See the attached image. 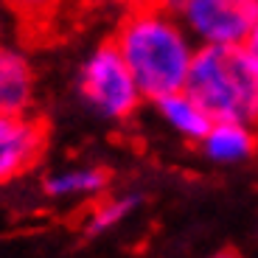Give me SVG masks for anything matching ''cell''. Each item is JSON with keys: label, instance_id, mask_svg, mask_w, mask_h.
Returning <instances> with one entry per match:
<instances>
[{"label": "cell", "instance_id": "3957f363", "mask_svg": "<svg viewBox=\"0 0 258 258\" xmlns=\"http://www.w3.org/2000/svg\"><path fill=\"white\" fill-rule=\"evenodd\" d=\"M76 87L82 101L104 121H126L143 101L135 79L112 42L98 45L82 62Z\"/></svg>", "mask_w": 258, "mask_h": 258}, {"label": "cell", "instance_id": "ba28073f", "mask_svg": "<svg viewBox=\"0 0 258 258\" xmlns=\"http://www.w3.org/2000/svg\"><path fill=\"white\" fill-rule=\"evenodd\" d=\"M155 107H157L160 121L166 123L171 132H177L180 138H185V141L202 143V138L208 135V129L213 126L211 115H208V112L200 107V101H197L194 96H188L185 90L160 98V101H155Z\"/></svg>", "mask_w": 258, "mask_h": 258}, {"label": "cell", "instance_id": "6da1fadb", "mask_svg": "<svg viewBox=\"0 0 258 258\" xmlns=\"http://www.w3.org/2000/svg\"><path fill=\"white\" fill-rule=\"evenodd\" d=\"M112 45L149 101L185 90L194 56L200 51L180 20L155 3L132 9L121 20Z\"/></svg>", "mask_w": 258, "mask_h": 258}, {"label": "cell", "instance_id": "30bf717a", "mask_svg": "<svg viewBox=\"0 0 258 258\" xmlns=\"http://www.w3.org/2000/svg\"><path fill=\"white\" fill-rule=\"evenodd\" d=\"M141 197L138 194H121V197H110V200H101L87 216V233L96 236V233H107L112 227H118L129 213L138 208Z\"/></svg>", "mask_w": 258, "mask_h": 258}, {"label": "cell", "instance_id": "4fadbf2b", "mask_svg": "<svg viewBox=\"0 0 258 258\" xmlns=\"http://www.w3.org/2000/svg\"><path fill=\"white\" fill-rule=\"evenodd\" d=\"M244 51H247V56L252 59V64H255V71H258V28H255V31H252V37L247 39Z\"/></svg>", "mask_w": 258, "mask_h": 258}, {"label": "cell", "instance_id": "277c9868", "mask_svg": "<svg viewBox=\"0 0 258 258\" xmlns=\"http://www.w3.org/2000/svg\"><path fill=\"white\" fill-rule=\"evenodd\" d=\"M180 23L200 48H244L258 28V0H185Z\"/></svg>", "mask_w": 258, "mask_h": 258}, {"label": "cell", "instance_id": "9c48e42d", "mask_svg": "<svg viewBox=\"0 0 258 258\" xmlns=\"http://www.w3.org/2000/svg\"><path fill=\"white\" fill-rule=\"evenodd\" d=\"M110 174L98 166H73L59 168L45 177V194L53 200H93L104 194Z\"/></svg>", "mask_w": 258, "mask_h": 258}, {"label": "cell", "instance_id": "7c38bea8", "mask_svg": "<svg viewBox=\"0 0 258 258\" xmlns=\"http://www.w3.org/2000/svg\"><path fill=\"white\" fill-rule=\"evenodd\" d=\"M155 6L163 9L166 14H174V17L180 20V12H182V6H185V0H155Z\"/></svg>", "mask_w": 258, "mask_h": 258}, {"label": "cell", "instance_id": "8fae6325", "mask_svg": "<svg viewBox=\"0 0 258 258\" xmlns=\"http://www.w3.org/2000/svg\"><path fill=\"white\" fill-rule=\"evenodd\" d=\"M3 3H6L9 9H14L20 17H26V20H42V17H48V14L56 9L62 0H3Z\"/></svg>", "mask_w": 258, "mask_h": 258}, {"label": "cell", "instance_id": "7a4b0ae2", "mask_svg": "<svg viewBox=\"0 0 258 258\" xmlns=\"http://www.w3.org/2000/svg\"><path fill=\"white\" fill-rule=\"evenodd\" d=\"M185 93L200 101L213 123L258 129V71L244 48H200Z\"/></svg>", "mask_w": 258, "mask_h": 258}, {"label": "cell", "instance_id": "5bb4252c", "mask_svg": "<svg viewBox=\"0 0 258 258\" xmlns=\"http://www.w3.org/2000/svg\"><path fill=\"white\" fill-rule=\"evenodd\" d=\"M211 258H241V255L233 252V250H222V252H216V255H211Z\"/></svg>", "mask_w": 258, "mask_h": 258}, {"label": "cell", "instance_id": "5b68a950", "mask_svg": "<svg viewBox=\"0 0 258 258\" xmlns=\"http://www.w3.org/2000/svg\"><path fill=\"white\" fill-rule=\"evenodd\" d=\"M45 149V126L31 115L0 118V185L26 174Z\"/></svg>", "mask_w": 258, "mask_h": 258}, {"label": "cell", "instance_id": "8992f818", "mask_svg": "<svg viewBox=\"0 0 258 258\" xmlns=\"http://www.w3.org/2000/svg\"><path fill=\"white\" fill-rule=\"evenodd\" d=\"M34 101V68L17 48L0 45V118L28 115Z\"/></svg>", "mask_w": 258, "mask_h": 258}, {"label": "cell", "instance_id": "52a82bcc", "mask_svg": "<svg viewBox=\"0 0 258 258\" xmlns=\"http://www.w3.org/2000/svg\"><path fill=\"white\" fill-rule=\"evenodd\" d=\"M200 146L213 163H222V166L244 163L258 149V129L244 123H213Z\"/></svg>", "mask_w": 258, "mask_h": 258}]
</instances>
